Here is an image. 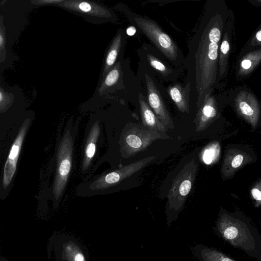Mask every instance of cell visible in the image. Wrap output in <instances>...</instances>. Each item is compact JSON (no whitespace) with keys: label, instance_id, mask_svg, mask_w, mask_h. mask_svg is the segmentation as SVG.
<instances>
[{"label":"cell","instance_id":"1","mask_svg":"<svg viewBox=\"0 0 261 261\" xmlns=\"http://www.w3.org/2000/svg\"><path fill=\"white\" fill-rule=\"evenodd\" d=\"M228 16L224 2L207 1L188 41L185 82L191 86V104L194 103L197 109L218 82L219 51Z\"/></svg>","mask_w":261,"mask_h":261},{"label":"cell","instance_id":"2","mask_svg":"<svg viewBox=\"0 0 261 261\" xmlns=\"http://www.w3.org/2000/svg\"><path fill=\"white\" fill-rule=\"evenodd\" d=\"M215 229L231 246L242 250L249 256L261 260V236L248 221L222 213L216 221Z\"/></svg>","mask_w":261,"mask_h":261},{"label":"cell","instance_id":"3","mask_svg":"<svg viewBox=\"0 0 261 261\" xmlns=\"http://www.w3.org/2000/svg\"><path fill=\"white\" fill-rule=\"evenodd\" d=\"M117 9L125 14L129 22L145 35L174 67L185 69V57L181 49L155 20L132 11L125 4H119Z\"/></svg>","mask_w":261,"mask_h":261},{"label":"cell","instance_id":"4","mask_svg":"<svg viewBox=\"0 0 261 261\" xmlns=\"http://www.w3.org/2000/svg\"><path fill=\"white\" fill-rule=\"evenodd\" d=\"M143 90L142 82L131 68L130 59L124 56L101 79L98 93L114 95L124 102V99L138 101L139 93Z\"/></svg>","mask_w":261,"mask_h":261},{"label":"cell","instance_id":"5","mask_svg":"<svg viewBox=\"0 0 261 261\" xmlns=\"http://www.w3.org/2000/svg\"><path fill=\"white\" fill-rule=\"evenodd\" d=\"M199 164L195 159L188 162L173 179L167 196V224L170 226L182 211L194 184Z\"/></svg>","mask_w":261,"mask_h":261},{"label":"cell","instance_id":"6","mask_svg":"<svg viewBox=\"0 0 261 261\" xmlns=\"http://www.w3.org/2000/svg\"><path fill=\"white\" fill-rule=\"evenodd\" d=\"M136 75L144 85L145 96L151 110L167 130L173 129V122L165 101L166 97L169 98L165 88L149 69L139 63Z\"/></svg>","mask_w":261,"mask_h":261},{"label":"cell","instance_id":"7","mask_svg":"<svg viewBox=\"0 0 261 261\" xmlns=\"http://www.w3.org/2000/svg\"><path fill=\"white\" fill-rule=\"evenodd\" d=\"M135 123L127 124L122 133L119 144L121 156L127 158L146 149L154 141L171 138L162 133Z\"/></svg>","mask_w":261,"mask_h":261},{"label":"cell","instance_id":"8","mask_svg":"<svg viewBox=\"0 0 261 261\" xmlns=\"http://www.w3.org/2000/svg\"><path fill=\"white\" fill-rule=\"evenodd\" d=\"M139 63L149 69L161 82H177L184 69L174 67L152 44L144 43L137 49Z\"/></svg>","mask_w":261,"mask_h":261},{"label":"cell","instance_id":"9","mask_svg":"<svg viewBox=\"0 0 261 261\" xmlns=\"http://www.w3.org/2000/svg\"><path fill=\"white\" fill-rule=\"evenodd\" d=\"M72 140L69 130L63 138L57 153V171L53 186V194L56 199L61 196L66 186L71 166Z\"/></svg>","mask_w":261,"mask_h":261},{"label":"cell","instance_id":"10","mask_svg":"<svg viewBox=\"0 0 261 261\" xmlns=\"http://www.w3.org/2000/svg\"><path fill=\"white\" fill-rule=\"evenodd\" d=\"M59 6L84 17L90 21L101 23L117 21L116 13L105 5L89 1H66Z\"/></svg>","mask_w":261,"mask_h":261},{"label":"cell","instance_id":"11","mask_svg":"<svg viewBox=\"0 0 261 261\" xmlns=\"http://www.w3.org/2000/svg\"><path fill=\"white\" fill-rule=\"evenodd\" d=\"M155 158V156H148L113 170L93 181L89 188L93 190H101L115 186L144 168Z\"/></svg>","mask_w":261,"mask_h":261},{"label":"cell","instance_id":"12","mask_svg":"<svg viewBox=\"0 0 261 261\" xmlns=\"http://www.w3.org/2000/svg\"><path fill=\"white\" fill-rule=\"evenodd\" d=\"M234 106L238 114L253 128L257 125L260 114L259 103L251 92L243 90L234 98Z\"/></svg>","mask_w":261,"mask_h":261},{"label":"cell","instance_id":"13","mask_svg":"<svg viewBox=\"0 0 261 261\" xmlns=\"http://www.w3.org/2000/svg\"><path fill=\"white\" fill-rule=\"evenodd\" d=\"M29 124V119H26L22 123L10 150L9 154L4 168L3 178V188L4 189H6L9 186L15 173L21 147Z\"/></svg>","mask_w":261,"mask_h":261},{"label":"cell","instance_id":"14","mask_svg":"<svg viewBox=\"0 0 261 261\" xmlns=\"http://www.w3.org/2000/svg\"><path fill=\"white\" fill-rule=\"evenodd\" d=\"M214 90L208 94L203 104L197 109L194 119L197 132L206 128L218 116V101L220 94L214 93Z\"/></svg>","mask_w":261,"mask_h":261},{"label":"cell","instance_id":"15","mask_svg":"<svg viewBox=\"0 0 261 261\" xmlns=\"http://www.w3.org/2000/svg\"><path fill=\"white\" fill-rule=\"evenodd\" d=\"M126 40L125 30L120 28L106 51L101 73V79L113 68L119 60L124 57Z\"/></svg>","mask_w":261,"mask_h":261},{"label":"cell","instance_id":"16","mask_svg":"<svg viewBox=\"0 0 261 261\" xmlns=\"http://www.w3.org/2000/svg\"><path fill=\"white\" fill-rule=\"evenodd\" d=\"M169 99H171L178 110L182 113H189L191 108V86L189 83H170L165 88Z\"/></svg>","mask_w":261,"mask_h":261},{"label":"cell","instance_id":"17","mask_svg":"<svg viewBox=\"0 0 261 261\" xmlns=\"http://www.w3.org/2000/svg\"><path fill=\"white\" fill-rule=\"evenodd\" d=\"M138 103L142 125L151 130L166 134L167 130L149 106L145 90L139 92Z\"/></svg>","mask_w":261,"mask_h":261},{"label":"cell","instance_id":"18","mask_svg":"<svg viewBox=\"0 0 261 261\" xmlns=\"http://www.w3.org/2000/svg\"><path fill=\"white\" fill-rule=\"evenodd\" d=\"M232 28V23L231 21H228V19H227L219 51L218 82L225 78L226 75Z\"/></svg>","mask_w":261,"mask_h":261},{"label":"cell","instance_id":"19","mask_svg":"<svg viewBox=\"0 0 261 261\" xmlns=\"http://www.w3.org/2000/svg\"><path fill=\"white\" fill-rule=\"evenodd\" d=\"M194 252L200 261H234L221 251L203 245H196Z\"/></svg>","mask_w":261,"mask_h":261},{"label":"cell","instance_id":"20","mask_svg":"<svg viewBox=\"0 0 261 261\" xmlns=\"http://www.w3.org/2000/svg\"><path fill=\"white\" fill-rule=\"evenodd\" d=\"M100 132L99 122L96 121L92 126L87 139L85 156L83 162V169H87L89 166L93 157L96 148V143Z\"/></svg>","mask_w":261,"mask_h":261},{"label":"cell","instance_id":"21","mask_svg":"<svg viewBox=\"0 0 261 261\" xmlns=\"http://www.w3.org/2000/svg\"><path fill=\"white\" fill-rule=\"evenodd\" d=\"M261 61V49L246 54L240 61L238 74L244 76L250 73Z\"/></svg>","mask_w":261,"mask_h":261},{"label":"cell","instance_id":"22","mask_svg":"<svg viewBox=\"0 0 261 261\" xmlns=\"http://www.w3.org/2000/svg\"><path fill=\"white\" fill-rule=\"evenodd\" d=\"M244 156L237 151L227 153L222 168V173L224 176H229L240 168L243 164Z\"/></svg>","mask_w":261,"mask_h":261},{"label":"cell","instance_id":"23","mask_svg":"<svg viewBox=\"0 0 261 261\" xmlns=\"http://www.w3.org/2000/svg\"><path fill=\"white\" fill-rule=\"evenodd\" d=\"M220 151V145L217 142H213L206 146L201 153V159L203 163L211 165L216 162Z\"/></svg>","mask_w":261,"mask_h":261},{"label":"cell","instance_id":"24","mask_svg":"<svg viewBox=\"0 0 261 261\" xmlns=\"http://www.w3.org/2000/svg\"><path fill=\"white\" fill-rule=\"evenodd\" d=\"M5 29L3 25L2 17L1 20V31H0V51H1V60L2 61L3 58L5 60L6 57V36Z\"/></svg>","mask_w":261,"mask_h":261},{"label":"cell","instance_id":"25","mask_svg":"<svg viewBox=\"0 0 261 261\" xmlns=\"http://www.w3.org/2000/svg\"><path fill=\"white\" fill-rule=\"evenodd\" d=\"M252 198L255 201V206L261 205V180L255 184L251 190Z\"/></svg>","mask_w":261,"mask_h":261},{"label":"cell","instance_id":"26","mask_svg":"<svg viewBox=\"0 0 261 261\" xmlns=\"http://www.w3.org/2000/svg\"><path fill=\"white\" fill-rule=\"evenodd\" d=\"M65 1L63 0H39L34 1L32 2L36 5H46L50 4H60L63 3Z\"/></svg>","mask_w":261,"mask_h":261},{"label":"cell","instance_id":"27","mask_svg":"<svg viewBox=\"0 0 261 261\" xmlns=\"http://www.w3.org/2000/svg\"><path fill=\"white\" fill-rule=\"evenodd\" d=\"M10 98L8 95L3 92L2 90H1L0 92V102H1V109L2 110L3 108H5L7 104L10 102Z\"/></svg>","mask_w":261,"mask_h":261},{"label":"cell","instance_id":"28","mask_svg":"<svg viewBox=\"0 0 261 261\" xmlns=\"http://www.w3.org/2000/svg\"><path fill=\"white\" fill-rule=\"evenodd\" d=\"M67 254L72 261H85L83 254L81 252H79L77 249H76L75 253L74 254V256L68 252H67Z\"/></svg>","mask_w":261,"mask_h":261},{"label":"cell","instance_id":"29","mask_svg":"<svg viewBox=\"0 0 261 261\" xmlns=\"http://www.w3.org/2000/svg\"><path fill=\"white\" fill-rule=\"evenodd\" d=\"M251 45L261 46V28L255 33L250 43Z\"/></svg>","mask_w":261,"mask_h":261},{"label":"cell","instance_id":"30","mask_svg":"<svg viewBox=\"0 0 261 261\" xmlns=\"http://www.w3.org/2000/svg\"><path fill=\"white\" fill-rule=\"evenodd\" d=\"M126 34L129 36L135 35L137 32V28L133 25L128 27L125 30Z\"/></svg>","mask_w":261,"mask_h":261},{"label":"cell","instance_id":"31","mask_svg":"<svg viewBox=\"0 0 261 261\" xmlns=\"http://www.w3.org/2000/svg\"><path fill=\"white\" fill-rule=\"evenodd\" d=\"M254 2L257 3V4L261 5V0H256V1H254Z\"/></svg>","mask_w":261,"mask_h":261}]
</instances>
